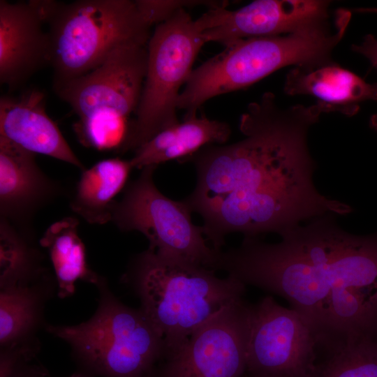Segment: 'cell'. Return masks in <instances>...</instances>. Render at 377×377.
I'll list each match as a JSON object with an SVG mask.
<instances>
[{
    "label": "cell",
    "mask_w": 377,
    "mask_h": 377,
    "mask_svg": "<svg viewBox=\"0 0 377 377\" xmlns=\"http://www.w3.org/2000/svg\"><path fill=\"white\" fill-rule=\"evenodd\" d=\"M318 340L296 311L271 296L251 305L246 372L250 377H313Z\"/></svg>",
    "instance_id": "9"
},
{
    "label": "cell",
    "mask_w": 377,
    "mask_h": 377,
    "mask_svg": "<svg viewBox=\"0 0 377 377\" xmlns=\"http://www.w3.org/2000/svg\"><path fill=\"white\" fill-rule=\"evenodd\" d=\"M47 373H44V374H38L35 376L34 377H47ZM69 377H86V376L82 374L81 373L76 371L75 374H72Z\"/></svg>",
    "instance_id": "28"
},
{
    "label": "cell",
    "mask_w": 377,
    "mask_h": 377,
    "mask_svg": "<svg viewBox=\"0 0 377 377\" xmlns=\"http://www.w3.org/2000/svg\"><path fill=\"white\" fill-rule=\"evenodd\" d=\"M124 279L163 339V360L209 318L242 297L246 286L231 276L218 277L213 269L149 249L134 258Z\"/></svg>",
    "instance_id": "4"
},
{
    "label": "cell",
    "mask_w": 377,
    "mask_h": 377,
    "mask_svg": "<svg viewBox=\"0 0 377 377\" xmlns=\"http://www.w3.org/2000/svg\"><path fill=\"white\" fill-rule=\"evenodd\" d=\"M202 33L186 8L157 24L147 43L145 80L135 119L119 151L136 150L179 122L177 102L203 45Z\"/></svg>",
    "instance_id": "7"
},
{
    "label": "cell",
    "mask_w": 377,
    "mask_h": 377,
    "mask_svg": "<svg viewBox=\"0 0 377 377\" xmlns=\"http://www.w3.org/2000/svg\"><path fill=\"white\" fill-rule=\"evenodd\" d=\"M0 288V377H9L20 364L36 359L45 304L57 286L44 270Z\"/></svg>",
    "instance_id": "13"
},
{
    "label": "cell",
    "mask_w": 377,
    "mask_h": 377,
    "mask_svg": "<svg viewBox=\"0 0 377 377\" xmlns=\"http://www.w3.org/2000/svg\"><path fill=\"white\" fill-rule=\"evenodd\" d=\"M98 307L75 325H46L71 347L78 372L86 377H154L164 357L163 339L142 311L126 306L105 279L96 285Z\"/></svg>",
    "instance_id": "5"
},
{
    "label": "cell",
    "mask_w": 377,
    "mask_h": 377,
    "mask_svg": "<svg viewBox=\"0 0 377 377\" xmlns=\"http://www.w3.org/2000/svg\"><path fill=\"white\" fill-rule=\"evenodd\" d=\"M156 168H144L127 185L122 199L114 205L111 221L122 231L143 234L148 249L160 255L217 270L221 251L207 244L184 200H173L158 189L153 178Z\"/></svg>",
    "instance_id": "8"
},
{
    "label": "cell",
    "mask_w": 377,
    "mask_h": 377,
    "mask_svg": "<svg viewBox=\"0 0 377 377\" xmlns=\"http://www.w3.org/2000/svg\"><path fill=\"white\" fill-rule=\"evenodd\" d=\"M330 2L323 0H257L238 8L207 9L195 23L205 43L226 47L238 41L281 35L330 17Z\"/></svg>",
    "instance_id": "12"
},
{
    "label": "cell",
    "mask_w": 377,
    "mask_h": 377,
    "mask_svg": "<svg viewBox=\"0 0 377 377\" xmlns=\"http://www.w3.org/2000/svg\"><path fill=\"white\" fill-rule=\"evenodd\" d=\"M323 113L317 104L281 108L266 92L241 116L242 140L206 146L184 160L193 163L197 175L184 200L202 216L212 247L221 251L230 233L281 235L304 220L353 211L313 184L307 135Z\"/></svg>",
    "instance_id": "1"
},
{
    "label": "cell",
    "mask_w": 377,
    "mask_h": 377,
    "mask_svg": "<svg viewBox=\"0 0 377 377\" xmlns=\"http://www.w3.org/2000/svg\"><path fill=\"white\" fill-rule=\"evenodd\" d=\"M359 13H377V8H360L355 10Z\"/></svg>",
    "instance_id": "27"
},
{
    "label": "cell",
    "mask_w": 377,
    "mask_h": 377,
    "mask_svg": "<svg viewBox=\"0 0 377 377\" xmlns=\"http://www.w3.org/2000/svg\"><path fill=\"white\" fill-rule=\"evenodd\" d=\"M127 118L113 112H100L79 119L74 131L83 145L100 151L120 149L128 128Z\"/></svg>",
    "instance_id": "23"
},
{
    "label": "cell",
    "mask_w": 377,
    "mask_h": 377,
    "mask_svg": "<svg viewBox=\"0 0 377 377\" xmlns=\"http://www.w3.org/2000/svg\"><path fill=\"white\" fill-rule=\"evenodd\" d=\"M55 184L38 166L35 154L0 135L1 218L23 219L54 195Z\"/></svg>",
    "instance_id": "17"
},
{
    "label": "cell",
    "mask_w": 377,
    "mask_h": 377,
    "mask_svg": "<svg viewBox=\"0 0 377 377\" xmlns=\"http://www.w3.org/2000/svg\"><path fill=\"white\" fill-rule=\"evenodd\" d=\"M0 135L22 149L85 170L57 125L45 112V96L29 89L18 96L0 98Z\"/></svg>",
    "instance_id": "15"
},
{
    "label": "cell",
    "mask_w": 377,
    "mask_h": 377,
    "mask_svg": "<svg viewBox=\"0 0 377 377\" xmlns=\"http://www.w3.org/2000/svg\"><path fill=\"white\" fill-rule=\"evenodd\" d=\"M352 50L365 57L377 70V38L371 34L365 36L360 44L353 45Z\"/></svg>",
    "instance_id": "25"
},
{
    "label": "cell",
    "mask_w": 377,
    "mask_h": 377,
    "mask_svg": "<svg viewBox=\"0 0 377 377\" xmlns=\"http://www.w3.org/2000/svg\"><path fill=\"white\" fill-rule=\"evenodd\" d=\"M371 126L377 131V114H374L370 119Z\"/></svg>",
    "instance_id": "29"
},
{
    "label": "cell",
    "mask_w": 377,
    "mask_h": 377,
    "mask_svg": "<svg viewBox=\"0 0 377 377\" xmlns=\"http://www.w3.org/2000/svg\"><path fill=\"white\" fill-rule=\"evenodd\" d=\"M283 90L289 96H312L324 113L349 117L357 113L363 102L377 101V82H367L334 61L293 67L286 75Z\"/></svg>",
    "instance_id": "16"
},
{
    "label": "cell",
    "mask_w": 377,
    "mask_h": 377,
    "mask_svg": "<svg viewBox=\"0 0 377 377\" xmlns=\"http://www.w3.org/2000/svg\"><path fill=\"white\" fill-rule=\"evenodd\" d=\"M351 18L346 9L294 31L238 41L193 70L177 102L186 114L208 100L245 89L288 66H316L333 61L332 53Z\"/></svg>",
    "instance_id": "3"
},
{
    "label": "cell",
    "mask_w": 377,
    "mask_h": 377,
    "mask_svg": "<svg viewBox=\"0 0 377 377\" xmlns=\"http://www.w3.org/2000/svg\"><path fill=\"white\" fill-rule=\"evenodd\" d=\"M131 169L130 160L112 158L82 170L71 200L72 210L91 224L110 221L114 198L126 186Z\"/></svg>",
    "instance_id": "19"
},
{
    "label": "cell",
    "mask_w": 377,
    "mask_h": 377,
    "mask_svg": "<svg viewBox=\"0 0 377 377\" xmlns=\"http://www.w3.org/2000/svg\"><path fill=\"white\" fill-rule=\"evenodd\" d=\"M48 25L56 89L98 66L119 45L147 44L151 28L131 0L38 1Z\"/></svg>",
    "instance_id": "6"
},
{
    "label": "cell",
    "mask_w": 377,
    "mask_h": 377,
    "mask_svg": "<svg viewBox=\"0 0 377 377\" xmlns=\"http://www.w3.org/2000/svg\"><path fill=\"white\" fill-rule=\"evenodd\" d=\"M77 227V219L64 218L50 226L40 239V246L47 250L60 298L73 295L78 280L96 285L101 278L87 265Z\"/></svg>",
    "instance_id": "20"
},
{
    "label": "cell",
    "mask_w": 377,
    "mask_h": 377,
    "mask_svg": "<svg viewBox=\"0 0 377 377\" xmlns=\"http://www.w3.org/2000/svg\"><path fill=\"white\" fill-rule=\"evenodd\" d=\"M326 350L313 377H377V334L350 337Z\"/></svg>",
    "instance_id": "21"
},
{
    "label": "cell",
    "mask_w": 377,
    "mask_h": 377,
    "mask_svg": "<svg viewBox=\"0 0 377 377\" xmlns=\"http://www.w3.org/2000/svg\"><path fill=\"white\" fill-rule=\"evenodd\" d=\"M147 55L146 43L121 44L92 71L54 91L79 119L100 112H113L128 118L140 100Z\"/></svg>",
    "instance_id": "11"
},
{
    "label": "cell",
    "mask_w": 377,
    "mask_h": 377,
    "mask_svg": "<svg viewBox=\"0 0 377 377\" xmlns=\"http://www.w3.org/2000/svg\"><path fill=\"white\" fill-rule=\"evenodd\" d=\"M138 8L150 26L157 25L182 8L205 6L209 8L225 6L226 1L136 0Z\"/></svg>",
    "instance_id": "24"
},
{
    "label": "cell",
    "mask_w": 377,
    "mask_h": 377,
    "mask_svg": "<svg viewBox=\"0 0 377 377\" xmlns=\"http://www.w3.org/2000/svg\"><path fill=\"white\" fill-rule=\"evenodd\" d=\"M45 22L35 1H0V82L10 90L50 62Z\"/></svg>",
    "instance_id": "14"
},
{
    "label": "cell",
    "mask_w": 377,
    "mask_h": 377,
    "mask_svg": "<svg viewBox=\"0 0 377 377\" xmlns=\"http://www.w3.org/2000/svg\"><path fill=\"white\" fill-rule=\"evenodd\" d=\"M334 216L291 228L276 244L244 237L219 264L245 286L286 299L325 348L377 334V232L351 234Z\"/></svg>",
    "instance_id": "2"
},
{
    "label": "cell",
    "mask_w": 377,
    "mask_h": 377,
    "mask_svg": "<svg viewBox=\"0 0 377 377\" xmlns=\"http://www.w3.org/2000/svg\"><path fill=\"white\" fill-rule=\"evenodd\" d=\"M231 133L225 121L210 119L197 112L186 114L182 122L169 127L145 142L130 159L133 168L185 160L208 145H224Z\"/></svg>",
    "instance_id": "18"
},
{
    "label": "cell",
    "mask_w": 377,
    "mask_h": 377,
    "mask_svg": "<svg viewBox=\"0 0 377 377\" xmlns=\"http://www.w3.org/2000/svg\"><path fill=\"white\" fill-rule=\"evenodd\" d=\"M251 305L242 297L198 327L163 360L154 377H242L246 372Z\"/></svg>",
    "instance_id": "10"
},
{
    "label": "cell",
    "mask_w": 377,
    "mask_h": 377,
    "mask_svg": "<svg viewBox=\"0 0 377 377\" xmlns=\"http://www.w3.org/2000/svg\"><path fill=\"white\" fill-rule=\"evenodd\" d=\"M0 286L31 279L44 269L24 237L7 220H1Z\"/></svg>",
    "instance_id": "22"
},
{
    "label": "cell",
    "mask_w": 377,
    "mask_h": 377,
    "mask_svg": "<svg viewBox=\"0 0 377 377\" xmlns=\"http://www.w3.org/2000/svg\"><path fill=\"white\" fill-rule=\"evenodd\" d=\"M44 373H47V371L40 364L33 361L20 365L10 377H34Z\"/></svg>",
    "instance_id": "26"
}]
</instances>
